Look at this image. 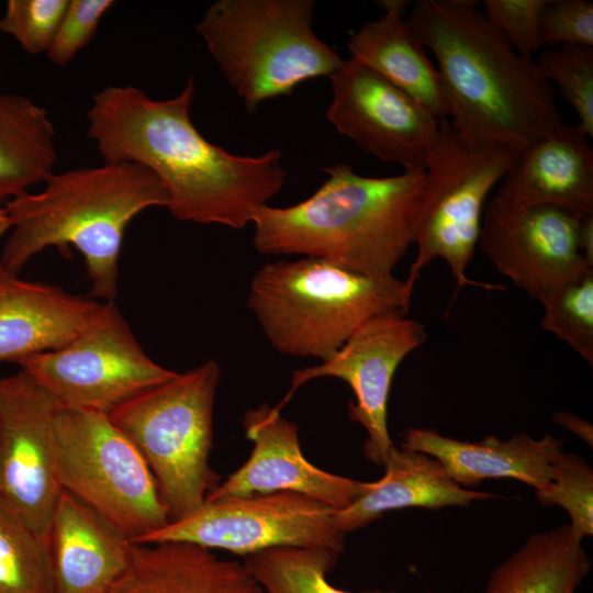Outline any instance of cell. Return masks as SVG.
I'll return each instance as SVG.
<instances>
[{"label": "cell", "instance_id": "33", "mask_svg": "<svg viewBox=\"0 0 593 593\" xmlns=\"http://www.w3.org/2000/svg\"><path fill=\"white\" fill-rule=\"evenodd\" d=\"M113 4L112 0H68L47 58L58 67L69 64L92 41Z\"/></svg>", "mask_w": 593, "mask_h": 593}, {"label": "cell", "instance_id": "22", "mask_svg": "<svg viewBox=\"0 0 593 593\" xmlns=\"http://www.w3.org/2000/svg\"><path fill=\"white\" fill-rule=\"evenodd\" d=\"M381 479L354 503L336 510L337 527L345 535L379 518L383 513L423 507L469 506L473 501L494 497L489 492L471 491L459 485L435 458L396 448L389 452Z\"/></svg>", "mask_w": 593, "mask_h": 593}, {"label": "cell", "instance_id": "18", "mask_svg": "<svg viewBox=\"0 0 593 593\" xmlns=\"http://www.w3.org/2000/svg\"><path fill=\"white\" fill-rule=\"evenodd\" d=\"M579 124L563 123L518 154L496 198L593 214V149Z\"/></svg>", "mask_w": 593, "mask_h": 593}, {"label": "cell", "instance_id": "13", "mask_svg": "<svg viewBox=\"0 0 593 593\" xmlns=\"http://www.w3.org/2000/svg\"><path fill=\"white\" fill-rule=\"evenodd\" d=\"M427 340L425 326L391 312L378 315L361 325L328 359L293 371L291 387L273 406L280 411L303 384L317 378L344 380L355 394L348 415L361 424L368 438L366 457L383 466L394 447L388 428V401L393 377L401 362Z\"/></svg>", "mask_w": 593, "mask_h": 593}, {"label": "cell", "instance_id": "38", "mask_svg": "<svg viewBox=\"0 0 593 593\" xmlns=\"http://www.w3.org/2000/svg\"><path fill=\"white\" fill-rule=\"evenodd\" d=\"M12 227L11 219L8 214V211L4 208L0 206V237L10 231Z\"/></svg>", "mask_w": 593, "mask_h": 593}, {"label": "cell", "instance_id": "4", "mask_svg": "<svg viewBox=\"0 0 593 593\" xmlns=\"http://www.w3.org/2000/svg\"><path fill=\"white\" fill-rule=\"evenodd\" d=\"M168 195L146 168L132 163L53 174L38 192H25L5 204L12 222L0 264L19 275L47 247L82 256L90 294L114 301L123 236L144 210L167 208Z\"/></svg>", "mask_w": 593, "mask_h": 593}, {"label": "cell", "instance_id": "21", "mask_svg": "<svg viewBox=\"0 0 593 593\" xmlns=\"http://www.w3.org/2000/svg\"><path fill=\"white\" fill-rule=\"evenodd\" d=\"M105 593H266L244 562L187 542L133 544L130 562Z\"/></svg>", "mask_w": 593, "mask_h": 593}, {"label": "cell", "instance_id": "20", "mask_svg": "<svg viewBox=\"0 0 593 593\" xmlns=\"http://www.w3.org/2000/svg\"><path fill=\"white\" fill-rule=\"evenodd\" d=\"M98 305L57 286L23 280L0 264V361L16 363L64 346Z\"/></svg>", "mask_w": 593, "mask_h": 593}, {"label": "cell", "instance_id": "23", "mask_svg": "<svg viewBox=\"0 0 593 593\" xmlns=\"http://www.w3.org/2000/svg\"><path fill=\"white\" fill-rule=\"evenodd\" d=\"M347 48L350 58L409 94L436 119H448L438 70L403 16L383 12L379 19L365 22L350 36Z\"/></svg>", "mask_w": 593, "mask_h": 593}, {"label": "cell", "instance_id": "10", "mask_svg": "<svg viewBox=\"0 0 593 593\" xmlns=\"http://www.w3.org/2000/svg\"><path fill=\"white\" fill-rule=\"evenodd\" d=\"M16 363L58 405L104 414L178 373L149 358L114 301L99 303L64 346Z\"/></svg>", "mask_w": 593, "mask_h": 593}, {"label": "cell", "instance_id": "7", "mask_svg": "<svg viewBox=\"0 0 593 593\" xmlns=\"http://www.w3.org/2000/svg\"><path fill=\"white\" fill-rule=\"evenodd\" d=\"M220 376L208 360L108 414L148 466L169 522L197 510L219 484L209 457Z\"/></svg>", "mask_w": 593, "mask_h": 593}, {"label": "cell", "instance_id": "31", "mask_svg": "<svg viewBox=\"0 0 593 593\" xmlns=\"http://www.w3.org/2000/svg\"><path fill=\"white\" fill-rule=\"evenodd\" d=\"M67 4L68 0H9L0 18V32L31 55L46 53Z\"/></svg>", "mask_w": 593, "mask_h": 593}, {"label": "cell", "instance_id": "9", "mask_svg": "<svg viewBox=\"0 0 593 593\" xmlns=\"http://www.w3.org/2000/svg\"><path fill=\"white\" fill-rule=\"evenodd\" d=\"M58 479L132 544L169 523L145 460L108 414L58 405Z\"/></svg>", "mask_w": 593, "mask_h": 593}, {"label": "cell", "instance_id": "15", "mask_svg": "<svg viewBox=\"0 0 593 593\" xmlns=\"http://www.w3.org/2000/svg\"><path fill=\"white\" fill-rule=\"evenodd\" d=\"M552 205H516L494 197L484 206L478 245L495 269L541 302L593 266L578 246L581 217Z\"/></svg>", "mask_w": 593, "mask_h": 593}, {"label": "cell", "instance_id": "29", "mask_svg": "<svg viewBox=\"0 0 593 593\" xmlns=\"http://www.w3.org/2000/svg\"><path fill=\"white\" fill-rule=\"evenodd\" d=\"M535 63L542 77L550 85L555 82L560 96L572 107L579 126L593 137V47L547 48Z\"/></svg>", "mask_w": 593, "mask_h": 593}, {"label": "cell", "instance_id": "30", "mask_svg": "<svg viewBox=\"0 0 593 593\" xmlns=\"http://www.w3.org/2000/svg\"><path fill=\"white\" fill-rule=\"evenodd\" d=\"M535 493L541 504L566 510L577 539L593 535V471L582 458L562 449L556 452L550 482Z\"/></svg>", "mask_w": 593, "mask_h": 593}, {"label": "cell", "instance_id": "16", "mask_svg": "<svg viewBox=\"0 0 593 593\" xmlns=\"http://www.w3.org/2000/svg\"><path fill=\"white\" fill-rule=\"evenodd\" d=\"M243 425L253 443L251 454L205 500L294 492L343 510L372 486V482L329 473L307 461L301 450L298 426L275 407L262 404L247 411Z\"/></svg>", "mask_w": 593, "mask_h": 593}, {"label": "cell", "instance_id": "14", "mask_svg": "<svg viewBox=\"0 0 593 593\" xmlns=\"http://www.w3.org/2000/svg\"><path fill=\"white\" fill-rule=\"evenodd\" d=\"M328 78L332 101L326 116L340 135L404 171L425 170L439 130L438 119L350 57Z\"/></svg>", "mask_w": 593, "mask_h": 593}, {"label": "cell", "instance_id": "32", "mask_svg": "<svg viewBox=\"0 0 593 593\" xmlns=\"http://www.w3.org/2000/svg\"><path fill=\"white\" fill-rule=\"evenodd\" d=\"M548 0H484V15L512 48L533 58L540 48V21Z\"/></svg>", "mask_w": 593, "mask_h": 593}, {"label": "cell", "instance_id": "1", "mask_svg": "<svg viewBox=\"0 0 593 593\" xmlns=\"http://www.w3.org/2000/svg\"><path fill=\"white\" fill-rule=\"evenodd\" d=\"M193 77L174 98L152 99L137 87L108 86L92 97L87 135L103 163H132L149 170L181 222L240 230L283 187L282 152L232 154L195 127Z\"/></svg>", "mask_w": 593, "mask_h": 593}, {"label": "cell", "instance_id": "28", "mask_svg": "<svg viewBox=\"0 0 593 593\" xmlns=\"http://www.w3.org/2000/svg\"><path fill=\"white\" fill-rule=\"evenodd\" d=\"M541 326L593 365V268L560 286L541 302Z\"/></svg>", "mask_w": 593, "mask_h": 593}, {"label": "cell", "instance_id": "37", "mask_svg": "<svg viewBox=\"0 0 593 593\" xmlns=\"http://www.w3.org/2000/svg\"><path fill=\"white\" fill-rule=\"evenodd\" d=\"M377 4L382 9L383 12L396 13L404 18V15L406 14L410 1L381 0V1H377Z\"/></svg>", "mask_w": 593, "mask_h": 593}, {"label": "cell", "instance_id": "11", "mask_svg": "<svg viewBox=\"0 0 593 593\" xmlns=\"http://www.w3.org/2000/svg\"><path fill=\"white\" fill-rule=\"evenodd\" d=\"M335 512L321 501L294 492L224 496L205 500L136 545L187 542L244 557L278 547L324 548L342 553L345 534L337 527Z\"/></svg>", "mask_w": 593, "mask_h": 593}, {"label": "cell", "instance_id": "24", "mask_svg": "<svg viewBox=\"0 0 593 593\" xmlns=\"http://www.w3.org/2000/svg\"><path fill=\"white\" fill-rule=\"evenodd\" d=\"M590 560L569 524L530 535L491 573L483 593H574Z\"/></svg>", "mask_w": 593, "mask_h": 593}, {"label": "cell", "instance_id": "2", "mask_svg": "<svg viewBox=\"0 0 593 593\" xmlns=\"http://www.w3.org/2000/svg\"><path fill=\"white\" fill-rule=\"evenodd\" d=\"M436 58L448 119L463 135L521 153L564 121L553 87L472 0H419L405 19Z\"/></svg>", "mask_w": 593, "mask_h": 593}, {"label": "cell", "instance_id": "12", "mask_svg": "<svg viewBox=\"0 0 593 593\" xmlns=\"http://www.w3.org/2000/svg\"><path fill=\"white\" fill-rule=\"evenodd\" d=\"M57 407L23 369L0 377V502L45 542L61 492Z\"/></svg>", "mask_w": 593, "mask_h": 593}, {"label": "cell", "instance_id": "3", "mask_svg": "<svg viewBox=\"0 0 593 593\" xmlns=\"http://www.w3.org/2000/svg\"><path fill=\"white\" fill-rule=\"evenodd\" d=\"M290 206H261L254 215L261 255H302L370 277H388L415 244L425 170L389 177L358 175L344 164Z\"/></svg>", "mask_w": 593, "mask_h": 593}, {"label": "cell", "instance_id": "6", "mask_svg": "<svg viewBox=\"0 0 593 593\" xmlns=\"http://www.w3.org/2000/svg\"><path fill=\"white\" fill-rule=\"evenodd\" d=\"M314 7L313 0H217L195 25L248 111L343 64L314 32Z\"/></svg>", "mask_w": 593, "mask_h": 593}, {"label": "cell", "instance_id": "17", "mask_svg": "<svg viewBox=\"0 0 593 593\" xmlns=\"http://www.w3.org/2000/svg\"><path fill=\"white\" fill-rule=\"evenodd\" d=\"M46 545L54 593H105L130 562L133 544L61 489Z\"/></svg>", "mask_w": 593, "mask_h": 593}, {"label": "cell", "instance_id": "19", "mask_svg": "<svg viewBox=\"0 0 593 593\" xmlns=\"http://www.w3.org/2000/svg\"><path fill=\"white\" fill-rule=\"evenodd\" d=\"M562 444L551 435L535 439L525 433L507 439L490 435L463 441L435 429L410 427L402 434L401 448L435 458L463 488L485 479L511 478L538 491L550 482L551 460Z\"/></svg>", "mask_w": 593, "mask_h": 593}, {"label": "cell", "instance_id": "27", "mask_svg": "<svg viewBox=\"0 0 593 593\" xmlns=\"http://www.w3.org/2000/svg\"><path fill=\"white\" fill-rule=\"evenodd\" d=\"M0 593H54L46 542L1 502Z\"/></svg>", "mask_w": 593, "mask_h": 593}, {"label": "cell", "instance_id": "34", "mask_svg": "<svg viewBox=\"0 0 593 593\" xmlns=\"http://www.w3.org/2000/svg\"><path fill=\"white\" fill-rule=\"evenodd\" d=\"M541 47H593V3L585 0L548 1L540 21Z\"/></svg>", "mask_w": 593, "mask_h": 593}, {"label": "cell", "instance_id": "26", "mask_svg": "<svg viewBox=\"0 0 593 593\" xmlns=\"http://www.w3.org/2000/svg\"><path fill=\"white\" fill-rule=\"evenodd\" d=\"M340 553L324 548L278 547L245 557L266 593H350L329 584L327 573ZM363 593H395L370 590Z\"/></svg>", "mask_w": 593, "mask_h": 593}, {"label": "cell", "instance_id": "5", "mask_svg": "<svg viewBox=\"0 0 593 593\" xmlns=\"http://www.w3.org/2000/svg\"><path fill=\"white\" fill-rule=\"evenodd\" d=\"M414 286L394 275L370 277L303 257L265 264L254 275L247 305L279 353L332 357L369 320L406 314Z\"/></svg>", "mask_w": 593, "mask_h": 593}, {"label": "cell", "instance_id": "8", "mask_svg": "<svg viewBox=\"0 0 593 593\" xmlns=\"http://www.w3.org/2000/svg\"><path fill=\"white\" fill-rule=\"evenodd\" d=\"M518 154L501 144L470 138L449 120L440 121L425 167L416 257L406 278L412 286L439 258L454 277V299L468 286L505 290L502 284L470 279L467 270L479 242L485 200L515 166Z\"/></svg>", "mask_w": 593, "mask_h": 593}, {"label": "cell", "instance_id": "36", "mask_svg": "<svg viewBox=\"0 0 593 593\" xmlns=\"http://www.w3.org/2000/svg\"><path fill=\"white\" fill-rule=\"evenodd\" d=\"M578 246L588 264L593 266V214L584 215L580 220Z\"/></svg>", "mask_w": 593, "mask_h": 593}, {"label": "cell", "instance_id": "35", "mask_svg": "<svg viewBox=\"0 0 593 593\" xmlns=\"http://www.w3.org/2000/svg\"><path fill=\"white\" fill-rule=\"evenodd\" d=\"M553 419L586 443L590 447L593 446V427L591 423L566 411L556 412L553 414Z\"/></svg>", "mask_w": 593, "mask_h": 593}, {"label": "cell", "instance_id": "25", "mask_svg": "<svg viewBox=\"0 0 593 593\" xmlns=\"http://www.w3.org/2000/svg\"><path fill=\"white\" fill-rule=\"evenodd\" d=\"M56 159L47 110L24 96L0 92V203L45 183Z\"/></svg>", "mask_w": 593, "mask_h": 593}]
</instances>
